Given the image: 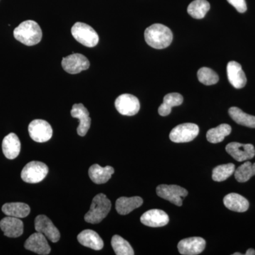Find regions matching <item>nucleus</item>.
Returning a JSON list of instances; mask_svg holds the SVG:
<instances>
[{
    "mask_svg": "<svg viewBox=\"0 0 255 255\" xmlns=\"http://www.w3.org/2000/svg\"><path fill=\"white\" fill-rule=\"evenodd\" d=\"M21 150V142L17 135L13 132L6 135L3 139L2 151L7 159H14L19 155Z\"/></svg>",
    "mask_w": 255,
    "mask_h": 255,
    "instance_id": "20",
    "label": "nucleus"
},
{
    "mask_svg": "<svg viewBox=\"0 0 255 255\" xmlns=\"http://www.w3.org/2000/svg\"><path fill=\"white\" fill-rule=\"evenodd\" d=\"M246 255H255V251L253 249H249L248 250V251L246 252Z\"/></svg>",
    "mask_w": 255,
    "mask_h": 255,
    "instance_id": "34",
    "label": "nucleus"
},
{
    "mask_svg": "<svg viewBox=\"0 0 255 255\" xmlns=\"http://www.w3.org/2000/svg\"><path fill=\"white\" fill-rule=\"evenodd\" d=\"M232 6L236 8L240 13H244L247 11L246 0H227Z\"/></svg>",
    "mask_w": 255,
    "mask_h": 255,
    "instance_id": "33",
    "label": "nucleus"
},
{
    "mask_svg": "<svg viewBox=\"0 0 255 255\" xmlns=\"http://www.w3.org/2000/svg\"><path fill=\"white\" fill-rule=\"evenodd\" d=\"M231 130L232 128L231 126L226 124H221L219 127L210 129L206 133V138L211 143H219L231 134Z\"/></svg>",
    "mask_w": 255,
    "mask_h": 255,
    "instance_id": "26",
    "label": "nucleus"
},
{
    "mask_svg": "<svg viewBox=\"0 0 255 255\" xmlns=\"http://www.w3.org/2000/svg\"><path fill=\"white\" fill-rule=\"evenodd\" d=\"M226 150L230 155L238 162L249 160L255 155V149L252 144H241L233 142L228 144Z\"/></svg>",
    "mask_w": 255,
    "mask_h": 255,
    "instance_id": "12",
    "label": "nucleus"
},
{
    "mask_svg": "<svg viewBox=\"0 0 255 255\" xmlns=\"http://www.w3.org/2000/svg\"><path fill=\"white\" fill-rule=\"evenodd\" d=\"M3 213L6 216H11V217L23 219L26 218L30 214L29 206L24 203H7L2 206Z\"/></svg>",
    "mask_w": 255,
    "mask_h": 255,
    "instance_id": "24",
    "label": "nucleus"
},
{
    "mask_svg": "<svg viewBox=\"0 0 255 255\" xmlns=\"http://www.w3.org/2000/svg\"><path fill=\"white\" fill-rule=\"evenodd\" d=\"M235 177L238 182H248L253 176L255 175V163L246 162L235 170Z\"/></svg>",
    "mask_w": 255,
    "mask_h": 255,
    "instance_id": "31",
    "label": "nucleus"
},
{
    "mask_svg": "<svg viewBox=\"0 0 255 255\" xmlns=\"http://www.w3.org/2000/svg\"><path fill=\"white\" fill-rule=\"evenodd\" d=\"M0 228L4 236L9 238H18L23 233V223L18 218L7 216L0 221Z\"/></svg>",
    "mask_w": 255,
    "mask_h": 255,
    "instance_id": "17",
    "label": "nucleus"
},
{
    "mask_svg": "<svg viewBox=\"0 0 255 255\" xmlns=\"http://www.w3.org/2000/svg\"><path fill=\"white\" fill-rule=\"evenodd\" d=\"M90 61L85 55L73 53L64 58L62 67L65 72L70 74H78L90 68Z\"/></svg>",
    "mask_w": 255,
    "mask_h": 255,
    "instance_id": "10",
    "label": "nucleus"
},
{
    "mask_svg": "<svg viewBox=\"0 0 255 255\" xmlns=\"http://www.w3.org/2000/svg\"><path fill=\"white\" fill-rule=\"evenodd\" d=\"M112 246L116 255H133L134 251L128 242L123 238L116 235L112 239Z\"/></svg>",
    "mask_w": 255,
    "mask_h": 255,
    "instance_id": "29",
    "label": "nucleus"
},
{
    "mask_svg": "<svg viewBox=\"0 0 255 255\" xmlns=\"http://www.w3.org/2000/svg\"><path fill=\"white\" fill-rule=\"evenodd\" d=\"M79 243L95 251H101L104 248V242L98 233L92 230H85L78 236Z\"/></svg>",
    "mask_w": 255,
    "mask_h": 255,
    "instance_id": "19",
    "label": "nucleus"
},
{
    "mask_svg": "<svg viewBox=\"0 0 255 255\" xmlns=\"http://www.w3.org/2000/svg\"><path fill=\"white\" fill-rule=\"evenodd\" d=\"M197 77L199 82L208 86L215 85L219 80L217 73H215L211 69L205 68V67L199 69L197 73Z\"/></svg>",
    "mask_w": 255,
    "mask_h": 255,
    "instance_id": "32",
    "label": "nucleus"
},
{
    "mask_svg": "<svg viewBox=\"0 0 255 255\" xmlns=\"http://www.w3.org/2000/svg\"><path fill=\"white\" fill-rule=\"evenodd\" d=\"M24 247L28 251L41 255H48L51 251L46 236L38 232L33 233L26 240Z\"/></svg>",
    "mask_w": 255,
    "mask_h": 255,
    "instance_id": "14",
    "label": "nucleus"
},
{
    "mask_svg": "<svg viewBox=\"0 0 255 255\" xmlns=\"http://www.w3.org/2000/svg\"><path fill=\"white\" fill-rule=\"evenodd\" d=\"M224 205L227 209L235 212H246L249 209V201L246 198L236 193H231L223 199Z\"/></svg>",
    "mask_w": 255,
    "mask_h": 255,
    "instance_id": "21",
    "label": "nucleus"
},
{
    "mask_svg": "<svg viewBox=\"0 0 255 255\" xmlns=\"http://www.w3.org/2000/svg\"><path fill=\"white\" fill-rule=\"evenodd\" d=\"M227 75L230 83L235 88L241 89L246 86L247 78L241 64L236 61L229 62L227 65Z\"/></svg>",
    "mask_w": 255,
    "mask_h": 255,
    "instance_id": "18",
    "label": "nucleus"
},
{
    "mask_svg": "<svg viewBox=\"0 0 255 255\" xmlns=\"http://www.w3.org/2000/svg\"><path fill=\"white\" fill-rule=\"evenodd\" d=\"M199 128L195 124H180L172 129L169 138L177 143L192 141L199 135Z\"/></svg>",
    "mask_w": 255,
    "mask_h": 255,
    "instance_id": "6",
    "label": "nucleus"
},
{
    "mask_svg": "<svg viewBox=\"0 0 255 255\" xmlns=\"http://www.w3.org/2000/svg\"><path fill=\"white\" fill-rule=\"evenodd\" d=\"M72 34L77 41L86 47H95L99 42V36L95 30L85 23L77 22L71 29Z\"/></svg>",
    "mask_w": 255,
    "mask_h": 255,
    "instance_id": "4",
    "label": "nucleus"
},
{
    "mask_svg": "<svg viewBox=\"0 0 255 255\" xmlns=\"http://www.w3.org/2000/svg\"><path fill=\"white\" fill-rule=\"evenodd\" d=\"M115 107L122 115L131 117L138 113L140 105L136 97L129 94H124L116 100Z\"/></svg>",
    "mask_w": 255,
    "mask_h": 255,
    "instance_id": "9",
    "label": "nucleus"
},
{
    "mask_svg": "<svg viewBox=\"0 0 255 255\" xmlns=\"http://www.w3.org/2000/svg\"><path fill=\"white\" fill-rule=\"evenodd\" d=\"M228 113L233 121L240 125L249 128H255V117L243 112L238 107H231Z\"/></svg>",
    "mask_w": 255,
    "mask_h": 255,
    "instance_id": "27",
    "label": "nucleus"
},
{
    "mask_svg": "<svg viewBox=\"0 0 255 255\" xmlns=\"http://www.w3.org/2000/svg\"><path fill=\"white\" fill-rule=\"evenodd\" d=\"M143 200L140 196L121 197L116 202V209L121 215H127L142 206Z\"/></svg>",
    "mask_w": 255,
    "mask_h": 255,
    "instance_id": "23",
    "label": "nucleus"
},
{
    "mask_svg": "<svg viewBox=\"0 0 255 255\" xmlns=\"http://www.w3.org/2000/svg\"><path fill=\"white\" fill-rule=\"evenodd\" d=\"M183 103V97L179 93H170L164 96L163 103L158 109V113L162 117H167L172 112V108Z\"/></svg>",
    "mask_w": 255,
    "mask_h": 255,
    "instance_id": "25",
    "label": "nucleus"
},
{
    "mask_svg": "<svg viewBox=\"0 0 255 255\" xmlns=\"http://www.w3.org/2000/svg\"><path fill=\"white\" fill-rule=\"evenodd\" d=\"M35 229L41 233L50 241L57 243L59 241L60 233L53 222L45 215H39L35 219Z\"/></svg>",
    "mask_w": 255,
    "mask_h": 255,
    "instance_id": "11",
    "label": "nucleus"
},
{
    "mask_svg": "<svg viewBox=\"0 0 255 255\" xmlns=\"http://www.w3.org/2000/svg\"><path fill=\"white\" fill-rule=\"evenodd\" d=\"M145 39L146 43L152 48L163 49L171 44L173 34L167 26L161 23H155L146 28Z\"/></svg>",
    "mask_w": 255,
    "mask_h": 255,
    "instance_id": "1",
    "label": "nucleus"
},
{
    "mask_svg": "<svg viewBox=\"0 0 255 255\" xmlns=\"http://www.w3.org/2000/svg\"><path fill=\"white\" fill-rule=\"evenodd\" d=\"M157 195L174 205L182 206L183 199L188 195L187 189L177 185L161 184L156 189Z\"/></svg>",
    "mask_w": 255,
    "mask_h": 255,
    "instance_id": "7",
    "label": "nucleus"
},
{
    "mask_svg": "<svg viewBox=\"0 0 255 255\" xmlns=\"http://www.w3.org/2000/svg\"><path fill=\"white\" fill-rule=\"evenodd\" d=\"M114 173V169L111 166L102 167L99 164H95L89 169L90 179L97 184H105L110 180Z\"/></svg>",
    "mask_w": 255,
    "mask_h": 255,
    "instance_id": "22",
    "label": "nucleus"
},
{
    "mask_svg": "<svg viewBox=\"0 0 255 255\" xmlns=\"http://www.w3.org/2000/svg\"><path fill=\"white\" fill-rule=\"evenodd\" d=\"M28 132L32 140L37 142H45L51 138L53 129L46 121L36 119L28 126Z\"/></svg>",
    "mask_w": 255,
    "mask_h": 255,
    "instance_id": "8",
    "label": "nucleus"
},
{
    "mask_svg": "<svg viewBox=\"0 0 255 255\" xmlns=\"http://www.w3.org/2000/svg\"><path fill=\"white\" fill-rule=\"evenodd\" d=\"M14 36L18 41L26 46H34L41 41V28L36 21L28 20L20 23L15 28Z\"/></svg>",
    "mask_w": 255,
    "mask_h": 255,
    "instance_id": "2",
    "label": "nucleus"
},
{
    "mask_svg": "<svg viewBox=\"0 0 255 255\" xmlns=\"http://www.w3.org/2000/svg\"><path fill=\"white\" fill-rule=\"evenodd\" d=\"M236 170V166L233 163L221 164L215 167L213 170L212 179L215 182H223L231 177Z\"/></svg>",
    "mask_w": 255,
    "mask_h": 255,
    "instance_id": "30",
    "label": "nucleus"
},
{
    "mask_svg": "<svg viewBox=\"0 0 255 255\" xmlns=\"http://www.w3.org/2000/svg\"><path fill=\"white\" fill-rule=\"evenodd\" d=\"M168 215L159 209L146 211L140 218V221L145 226L152 228L162 227L169 223Z\"/></svg>",
    "mask_w": 255,
    "mask_h": 255,
    "instance_id": "16",
    "label": "nucleus"
},
{
    "mask_svg": "<svg viewBox=\"0 0 255 255\" xmlns=\"http://www.w3.org/2000/svg\"><path fill=\"white\" fill-rule=\"evenodd\" d=\"M206 241L200 237H192L182 240L178 243V251L181 255L201 254L205 249Z\"/></svg>",
    "mask_w": 255,
    "mask_h": 255,
    "instance_id": "13",
    "label": "nucleus"
},
{
    "mask_svg": "<svg viewBox=\"0 0 255 255\" xmlns=\"http://www.w3.org/2000/svg\"><path fill=\"white\" fill-rule=\"evenodd\" d=\"M210 4L206 0H194L187 8L189 14L196 19H201L206 16L209 11Z\"/></svg>",
    "mask_w": 255,
    "mask_h": 255,
    "instance_id": "28",
    "label": "nucleus"
},
{
    "mask_svg": "<svg viewBox=\"0 0 255 255\" xmlns=\"http://www.w3.org/2000/svg\"><path fill=\"white\" fill-rule=\"evenodd\" d=\"M241 253H234V254H233V255H241Z\"/></svg>",
    "mask_w": 255,
    "mask_h": 255,
    "instance_id": "35",
    "label": "nucleus"
},
{
    "mask_svg": "<svg viewBox=\"0 0 255 255\" xmlns=\"http://www.w3.org/2000/svg\"><path fill=\"white\" fill-rule=\"evenodd\" d=\"M71 116L73 118L78 119L80 121L78 128V135L85 136L91 126V119L88 110L82 104H75L73 106Z\"/></svg>",
    "mask_w": 255,
    "mask_h": 255,
    "instance_id": "15",
    "label": "nucleus"
},
{
    "mask_svg": "<svg viewBox=\"0 0 255 255\" xmlns=\"http://www.w3.org/2000/svg\"><path fill=\"white\" fill-rule=\"evenodd\" d=\"M112 203L107 196L99 194L92 200L90 211L85 216V221L92 224H97L103 221L110 213Z\"/></svg>",
    "mask_w": 255,
    "mask_h": 255,
    "instance_id": "3",
    "label": "nucleus"
},
{
    "mask_svg": "<svg viewBox=\"0 0 255 255\" xmlns=\"http://www.w3.org/2000/svg\"><path fill=\"white\" fill-rule=\"evenodd\" d=\"M48 173V167L46 164L38 161H31L23 167L21 177L25 182L36 184L43 181Z\"/></svg>",
    "mask_w": 255,
    "mask_h": 255,
    "instance_id": "5",
    "label": "nucleus"
}]
</instances>
